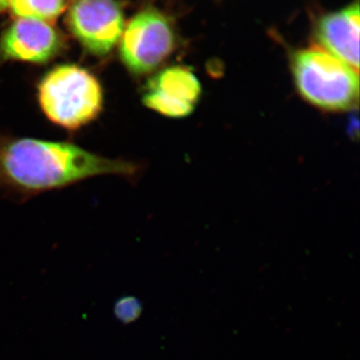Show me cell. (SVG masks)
Here are the masks:
<instances>
[{
	"label": "cell",
	"instance_id": "9",
	"mask_svg": "<svg viewBox=\"0 0 360 360\" xmlns=\"http://www.w3.org/2000/svg\"><path fill=\"white\" fill-rule=\"evenodd\" d=\"M8 6L20 18L47 22L63 13L66 0H11Z\"/></svg>",
	"mask_w": 360,
	"mask_h": 360
},
{
	"label": "cell",
	"instance_id": "3",
	"mask_svg": "<svg viewBox=\"0 0 360 360\" xmlns=\"http://www.w3.org/2000/svg\"><path fill=\"white\" fill-rule=\"evenodd\" d=\"M41 110L51 122L66 129H77L96 120L103 110L101 85L92 73L75 65L49 71L39 86Z\"/></svg>",
	"mask_w": 360,
	"mask_h": 360
},
{
	"label": "cell",
	"instance_id": "1",
	"mask_svg": "<svg viewBox=\"0 0 360 360\" xmlns=\"http://www.w3.org/2000/svg\"><path fill=\"white\" fill-rule=\"evenodd\" d=\"M131 172L129 163L66 142L20 139L0 143V182L21 191H46L96 175Z\"/></svg>",
	"mask_w": 360,
	"mask_h": 360
},
{
	"label": "cell",
	"instance_id": "7",
	"mask_svg": "<svg viewBox=\"0 0 360 360\" xmlns=\"http://www.w3.org/2000/svg\"><path fill=\"white\" fill-rule=\"evenodd\" d=\"M63 47L60 35L49 22L18 18L0 39V61L45 63Z\"/></svg>",
	"mask_w": 360,
	"mask_h": 360
},
{
	"label": "cell",
	"instance_id": "6",
	"mask_svg": "<svg viewBox=\"0 0 360 360\" xmlns=\"http://www.w3.org/2000/svg\"><path fill=\"white\" fill-rule=\"evenodd\" d=\"M201 96V84L193 70L172 66L151 78L144 89V105L168 116L180 118L193 112Z\"/></svg>",
	"mask_w": 360,
	"mask_h": 360
},
{
	"label": "cell",
	"instance_id": "8",
	"mask_svg": "<svg viewBox=\"0 0 360 360\" xmlns=\"http://www.w3.org/2000/svg\"><path fill=\"white\" fill-rule=\"evenodd\" d=\"M359 6L357 2L322 18L317 26L321 49L359 71Z\"/></svg>",
	"mask_w": 360,
	"mask_h": 360
},
{
	"label": "cell",
	"instance_id": "5",
	"mask_svg": "<svg viewBox=\"0 0 360 360\" xmlns=\"http://www.w3.org/2000/svg\"><path fill=\"white\" fill-rule=\"evenodd\" d=\"M68 25L89 53L104 56L122 39L125 21L116 0H77L68 13Z\"/></svg>",
	"mask_w": 360,
	"mask_h": 360
},
{
	"label": "cell",
	"instance_id": "2",
	"mask_svg": "<svg viewBox=\"0 0 360 360\" xmlns=\"http://www.w3.org/2000/svg\"><path fill=\"white\" fill-rule=\"evenodd\" d=\"M291 68L298 94L319 110L338 112L359 103V72L321 47L296 52Z\"/></svg>",
	"mask_w": 360,
	"mask_h": 360
},
{
	"label": "cell",
	"instance_id": "10",
	"mask_svg": "<svg viewBox=\"0 0 360 360\" xmlns=\"http://www.w3.org/2000/svg\"><path fill=\"white\" fill-rule=\"evenodd\" d=\"M141 303L134 296H123L115 303V316L123 323H131L136 321L141 316Z\"/></svg>",
	"mask_w": 360,
	"mask_h": 360
},
{
	"label": "cell",
	"instance_id": "4",
	"mask_svg": "<svg viewBox=\"0 0 360 360\" xmlns=\"http://www.w3.org/2000/svg\"><path fill=\"white\" fill-rule=\"evenodd\" d=\"M174 32L163 14L149 8L124 27L120 52L123 65L136 75H146L162 65L174 49Z\"/></svg>",
	"mask_w": 360,
	"mask_h": 360
},
{
	"label": "cell",
	"instance_id": "11",
	"mask_svg": "<svg viewBox=\"0 0 360 360\" xmlns=\"http://www.w3.org/2000/svg\"><path fill=\"white\" fill-rule=\"evenodd\" d=\"M9 2H11V0H0V11L6 9L9 6Z\"/></svg>",
	"mask_w": 360,
	"mask_h": 360
}]
</instances>
